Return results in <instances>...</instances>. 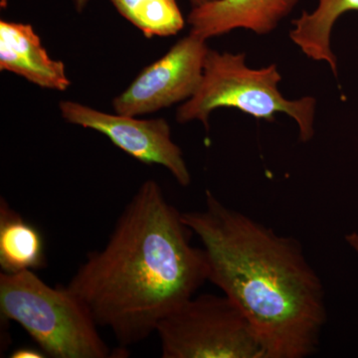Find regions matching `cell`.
Returning a JSON list of instances; mask_svg holds the SVG:
<instances>
[{
  "instance_id": "obj_13",
  "label": "cell",
  "mask_w": 358,
  "mask_h": 358,
  "mask_svg": "<svg viewBox=\"0 0 358 358\" xmlns=\"http://www.w3.org/2000/svg\"><path fill=\"white\" fill-rule=\"evenodd\" d=\"M13 358H40L45 357L46 355L41 350H33L31 348H20L14 350L10 355Z\"/></svg>"
},
{
  "instance_id": "obj_9",
  "label": "cell",
  "mask_w": 358,
  "mask_h": 358,
  "mask_svg": "<svg viewBox=\"0 0 358 358\" xmlns=\"http://www.w3.org/2000/svg\"><path fill=\"white\" fill-rule=\"evenodd\" d=\"M0 70L44 89L66 91L71 85L64 63L48 55L30 24L0 21Z\"/></svg>"
},
{
  "instance_id": "obj_12",
  "label": "cell",
  "mask_w": 358,
  "mask_h": 358,
  "mask_svg": "<svg viewBox=\"0 0 358 358\" xmlns=\"http://www.w3.org/2000/svg\"><path fill=\"white\" fill-rule=\"evenodd\" d=\"M122 17L145 37L176 35L185 21L176 0H110Z\"/></svg>"
},
{
  "instance_id": "obj_4",
  "label": "cell",
  "mask_w": 358,
  "mask_h": 358,
  "mask_svg": "<svg viewBox=\"0 0 358 358\" xmlns=\"http://www.w3.org/2000/svg\"><path fill=\"white\" fill-rule=\"evenodd\" d=\"M282 76L277 65L251 69L244 53H219L209 49L205 58L203 76L194 95L178 109V122L199 120L208 131L209 115L218 108H235L268 122L284 113L293 117L299 127V138L308 143L313 138L317 100L303 96L288 100L279 86Z\"/></svg>"
},
{
  "instance_id": "obj_8",
  "label": "cell",
  "mask_w": 358,
  "mask_h": 358,
  "mask_svg": "<svg viewBox=\"0 0 358 358\" xmlns=\"http://www.w3.org/2000/svg\"><path fill=\"white\" fill-rule=\"evenodd\" d=\"M300 0H215L192 7L188 15L190 33L205 40L244 28L268 34L294 10Z\"/></svg>"
},
{
  "instance_id": "obj_3",
  "label": "cell",
  "mask_w": 358,
  "mask_h": 358,
  "mask_svg": "<svg viewBox=\"0 0 358 358\" xmlns=\"http://www.w3.org/2000/svg\"><path fill=\"white\" fill-rule=\"evenodd\" d=\"M0 310L7 322H17L46 357H122L112 352L98 331L86 305L67 287L49 286L35 271L0 274Z\"/></svg>"
},
{
  "instance_id": "obj_1",
  "label": "cell",
  "mask_w": 358,
  "mask_h": 358,
  "mask_svg": "<svg viewBox=\"0 0 358 358\" xmlns=\"http://www.w3.org/2000/svg\"><path fill=\"white\" fill-rule=\"evenodd\" d=\"M157 181H145L124 207L107 243L90 252L68 289L99 327L124 348L150 338L157 324L208 281L203 248Z\"/></svg>"
},
{
  "instance_id": "obj_14",
  "label": "cell",
  "mask_w": 358,
  "mask_h": 358,
  "mask_svg": "<svg viewBox=\"0 0 358 358\" xmlns=\"http://www.w3.org/2000/svg\"><path fill=\"white\" fill-rule=\"evenodd\" d=\"M345 241L358 257V232H352L345 235Z\"/></svg>"
},
{
  "instance_id": "obj_6",
  "label": "cell",
  "mask_w": 358,
  "mask_h": 358,
  "mask_svg": "<svg viewBox=\"0 0 358 358\" xmlns=\"http://www.w3.org/2000/svg\"><path fill=\"white\" fill-rule=\"evenodd\" d=\"M208 50L206 40L189 33L114 99L115 112L136 117L189 100L201 83Z\"/></svg>"
},
{
  "instance_id": "obj_16",
  "label": "cell",
  "mask_w": 358,
  "mask_h": 358,
  "mask_svg": "<svg viewBox=\"0 0 358 358\" xmlns=\"http://www.w3.org/2000/svg\"><path fill=\"white\" fill-rule=\"evenodd\" d=\"M215 0H189L192 7H199L204 6V4L209 3V2H213Z\"/></svg>"
},
{
  "instance_id": "obj_10",
  "label": "cell",
  "mask_w": 358,
  "mask_h": 358,
  "mask_svg": "<svg viewBox=\"0 0 358 358\" xmlns=\"http://www.w3.org/2000/svg\"><path fill=\"white\" fill-rule=\"evenodd\" d=\"M46 266L44 240L39 230L0 199V267L4 273L36 271Z\"/></svg>"
},
{
  "instance_id": "obj_11",
  "label": "cell",
  "mask_w": 358,
  "mask_h": 358,
  "mask_svg": "<svg viewBox=\"0 0 358 358\" xmlns=\"http://www.w3.org/2000/svg\"><path fill=\"white\" fill-rule=\"evenodd\" d=\"M352 10L358 11V0H319L315 11H303L293 21L289 37L308 58L327 62L336 76L338 59L331 50V31L336 20Z\"/></svg>"
},
{
  "instance_id": "obj_5",
  "label": "cell",
  "mask_w": 358,
  "mask_h": 358,
  "mask_svg": "<svg viewBox=\"0 0 358 358\" xmlns=\"http://www.w3.org/2000/svg\"><path fill=\"white\" fill-rule=\"evenodd\" d=\"M155 333L164 358H267L251 322L224 294L193 296Z\"/></svg>"
},
{
  "instance_id": "obj_2",
  "label": "cell",
  "mask_w": 358,
  "mask_h": 358,
  "mask_svg": "<svg viewBox=\"0 0 358 358\" xmlns=\"http://www.w3.org/2000/svg\"><path fill=\"white\" fill-rule=\"evenodd\" d=\"M199 238L208 281L241 308L267 358L317 352L327 322L324 285L298 240L220 201L209 190L203 209L182 212Z\"/></svg>"
},
{
  "instance_id": "obj_7",
  "label": "cell",
  "mask_w": 358,
  "mask_h": 358,
  "mask_svg": "<svg viewBox=\"0 0 358 358\" xmlns=\"http://www.w3.org/2000/svg\"><path fill=\"white\" fill-rule=\"evenodd\" d=\"M59 108L66 122L105 134L115 147L143 164L166 167L183 187L192 182L182 150L171 138L166 120L107 114L72 101H62Z\"/></svg>"
},
{
  "instance_id": "obj_15",
  "label": "cell",
  "mask_w": 358,
  "mask_h": 358,
  "mask_svg": "<svg viewBox=\"0 0 358 358\" xmlns=\"http://www.w3.org/2000/svg\"><path fill=\"white\" fill-rule=\"evenodd\" d=\"M90 1L91 0H73V3H74L77 13H83Z\"/></svg>"
}]
</instances>
